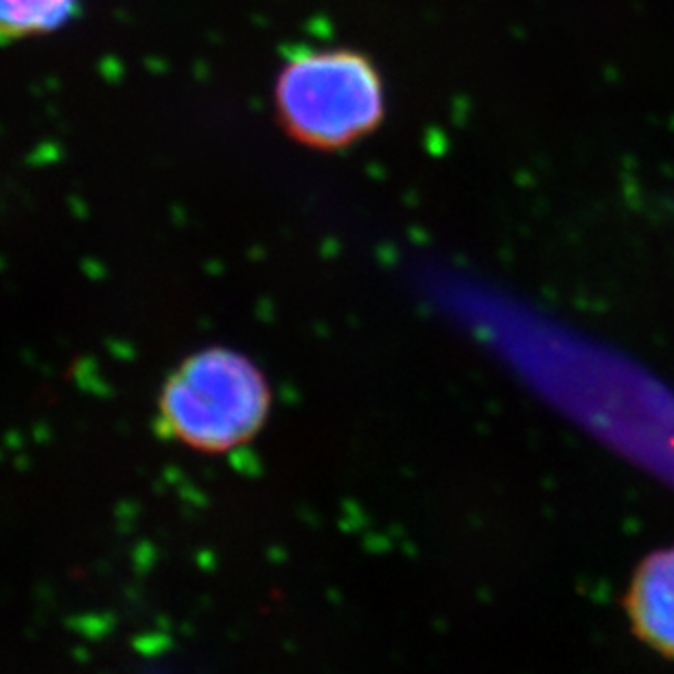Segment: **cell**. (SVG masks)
I'll return each instance as SVG.
<instances>
[{
  "label": "cell",
  "mask_w": 674,
  "mask_h": 674,
  "mask_svg": "<svg viewBox=\"0 0 674 674\" xmlns=\"http://www.w3.org/2000/svg\"><path fill=\"white\" fill-rule=\"evenodd\" d=\"M272 103L291 140L315 151H341L381 127L388 92L368 53L350 46H302L280 64Z\"/></svg>",
  "instance_id": "6da1fadb"
},
{
  "label": "cell",
  "mask_w": 674,
  "mask_h": 674,
  "mask_svg": "<svg viewBox=\"0 0 674 674\" xmlns=\"http://www.w3.org/2000/svg\"><path fill=\"white\" fill-rule=\"evenodd\" d=\"M272 410V386L245 352L208 346L169 372L156 399V429L169 443L219 456L259 436Z\"/></svg>",
  "instance_id": "7a4b0ae2"
},
{
  "label": "cell",
  "mask_w": 674,
  "mask_h": 674,
  "mask_svg": "<svg viewBox=\"0 0 674 674\" xmlns=\"http://www.w3.org/2000/svg\"><path fill=\"white\" fill-rule=\"evenodd\" d=\"M624 609L644 644L674 657V547L657 549L637 565Z\"/></svg>",
  "instance_id": "3957f363"
},
{
  "label": "cell",
  "mask_w": 674,
  "mask_h": 674,
  "mask_svg": "<svg viewBox=\"0 0 674 674\" xmlns=\"http://www.w3.org/2000/svg\"><path fill=\"white\" fill-rule=\"evenodd\" d=\"M79 0H0V42L55 33L77 14Z\"/></svg>",
  "instance_id": "277c9868"
}]
</instances>
